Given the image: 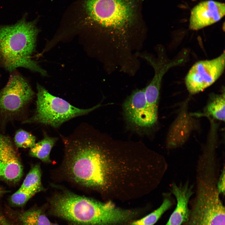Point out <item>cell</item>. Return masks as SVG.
<instances>
[{
	"mask_svg": "<svg viewBox=\"0 0 225 225\" xmlns=\"http://www.w3.org/2000/svg\"><path fill=\"white\" fill-rule=\"evenodd\" d=\"M145 0H75L64 12L65 18L77 25L123 34L143 24Z\"/></svg>",
	"mask_w": 225,
	"mask_h": 225,
	"instance_id": "1",
	"label": "cell"
},
{
	"mask_svg": "<svg viewBox=\"0 0 225 225\" xmlns=\"http://www.w3.org/2000/svg\"><path fill=\"white\" fill-rule=\"evenodd\" d=\"M62 137L65 149V171L69 178L85 187L105 188L109 174L106 156L88 124L81 125L70 135Z\"/></svg>",
	"mask_w": 225,
	"mask_h": 225,
	"instance_id": "2",
	"label": "cell"
},
{
	"mask_svg": "<svg viewBox=\"0 0 225 225\" xmlns=\"http://www.w3.org/2000/svg\"><path fill=\"white\" fill-rule=\"evenodd\" d=\"M50 205L52 214L76 225H121L136 216L134 210L122 209L110 202H101L68 191L54 195Z\"/></svg>",
	"mask_w": 225,
	"mask_h": 225,
	"instance_id": "3",
	"label": "cell"
},
{
	"mask_svg": "<svg viewBox=\"0 0 225 225\" xmlns=\"http://www.w3.org/2000/svg\"><path fill=\"white\" fill-rule=\"evenodd\" d=\"M27 16L14 24L0 27V64L10 72L23 68L46 76L47 72L32 58L40 31L38 19L28 21Z\"/></svg>",
	"mask_w": 225,
	"mask_h": 225,
	"instance_id": "4",
	"label": "cell"
},
{
	"mask_svg": "<svg viewBox=\"0 0 225 225\" xmlns=\"http://www.w3.org/2000/svg\"><path fill=\"white\" fill-rule=\"evenodd\" d=\"M37 98L35 113L23 121L24 123H37L58 128L73 118L87 114L101 106L99 104L88 109H81L64 99L52 95L43 86L37 85Z\"/></svg>",
	"mask_w": 225,
	"mask_h": 225,
	"instance_id": "5",
	"label": "cell"
},
{
	"mask_svg": "<svg viewBox=\"0 0 225 225\" xmlns=\"http://www.w3.org/2000/svg\"><path fill=\"white\" fill-rule=\"evenodd\" d=\"M12 72L7 84L0 90V116L6 118L20 114L34 96L25 78L18 73Z\"/></svg>",
	"mask_w": 225,
	"mask_h": 225,
	"instance_id": "6",
	"label": "cell"
},
{
	"mask_svg": "<svg viewBox=\"0 0 225 225\" xmlns=\"http://www.w3.org/2000/svg\"><path fill=\"white\" fill-rule=\"evenodd\" d=\"M225 55L224 51L216 58L200 61L192 66L185 78V84L190 93L202 91L217 80L224 69Z\"/></svg>",
	"mask_w": 225,
	"mask_h": 225,
	"instance_id": "7",
	"label": "cell"
},
{
	"mask_svg": "<svg viewBox=\"0 0 225 225\" xmlns=\"http://www.w3.org/2000/svg\"><path fill=\"white\" fill-rule=\"evenodd\" d=\"M188 220L182 225H225V209L220 197L194 198Z\"/></svg>",
	"mask_w": 225,
	"mask_h": 225,
	"instance_id": "8",
	"label": "cell"
},
{
	"mask_svg": "<svg viewBox=\"0 0 225 225\" xmlns=\"http://www.w3.org/2000/svg\"><path fill=\"white\" fill-rule=\"evenodd\" d=\"M123 108L127 121L135 127L149 128L157 120L158 114L148 106L144 89L133 92L125 100Z\"/></svg>",
	"mask_w": 225,
	"mask_h": 225,
	"instance_id": "9",
	"label": "cell"
},
{
	"mask_svg": "<svg viewBox=\"0 0 225 225\" xmlns=\"http://www.w3.org/2000/svg\"><path fill=\"white\" fill-rule=\"evenodd\" d=\"M23 172L22 164L10 138L0 133V179L16 182Z\"/></svg>",
	"mask_w": 225,
	"mask_h": 225,
	"instance_id": "10",
	"label": "cell"
},
{
	"mask_svg": "<svg viewBox=\"0 0 225 225\" xmlns=\"http://www.w3.org/2000/svg\"><path fill=\"white\" fill-rule=\"evenodd\" d=\"M224 3L209 0L202 2L192 9L189 28L198 30L220 20L225 15Z\"/></svg>",
	"mask_w": 225,
	"mask_h": 225,
	"instance_id": "11",
	"label": "cell"
},
{
	"mask_svg": "<svg viewBox=\"0 0 225 225\" xmlns=\"http://www.w3.org/2000/svg\"><path fill=\"white\" fill-rule=\"evenodd\" d=\"M193 189V185L188 181L172 185L171 191L176 198L177 204L165 225H182L188 220L190 213L188 204L194 193Z\"/></svg>",
	"mask_w": 225,
	"mask_h": 225,
	"instance_id": "12",
	"label": "cell"
},
{
	"mask_svg": "<svg viewBox=\"0 0 225 225\" xmlns=\"http://www.w3.org/2000/svg\"><path fill=\"white\" fill-rule=\"evenodd\" d=\"M155 75L149 84L144 89L148 106L154 112L158 113L159 91L163 77L167 72L166 68L161 66L154 68Z\"/></svg>",
	"mask_w": 225,
	"mask_h": 225,
	"instance_id": "13",
	"label": "cell"
},
{
	"mask_svg": "<svg viewBox=\"0 0 225 225\" xmlns=\"http://www.w3.org/2000/svg\"><path fill=\"white\" fill-rule=\"evenodd\" d=\"M57 139V138L49 136L44 133L43 138L37 143H36L30 148V155L45 162H51L50 153Z\"/></svg>",
	"mask_w": 225,
	"mask_h": 225,
	"instance_id": "14",
	"label": "cell"
},
{
	"mask_svg": "<svg viewBox=\"0 0 225 225\" xmlns=\"http://www.w3.org/2000/svg\"><path fill=\"white\" fill-rule=\"evenodd\" d=\"M41 172L38 164L32 168L25 178L20 189L35 194L45 189L41 182Z\"/></svg>",
	"mask_w": 225,
	"mask_h": 225,
	"instance_id": "15",
	"label": "cell"
},
{
	"mask_svg": "<svg viewBox=\"0 0 225 225\" xmlns=\"http://www.w3.org/2000/svg\"><path fill=\"white\" fill-rule=\"evenodd\" d=\"M21 225H51L42 210L32 209L20 213L18 216Z\"/></svg>",
	"mask_w": 225,
	"mask_h": 225,
	"instance_id": "16",
	"label": "cell"
},
{
	"mask_svg": "<svg viewBox=\"0 0 225 225\" xmlns=\"http://www.w3.org/2000/svg\"><path fill=\"white\" fill-rule=\"evenodd\" d=\"M170 197L167 195L159 207L144 217L130 222V225H153L172 206V203Z\"/></svg>",
	"mask_w": 225,
	"mask_h": 225,
	"instance_id": "17",
	"label": "cell"
},
{
	"mask_svg": "<svg viewBox=\"0 0 225 225\" xmlns=\"http://www.w3.org/2000/svg\"><path fill=\"white\" fill-rule=\"evenodd\" d=\"M207 112L215 119L222 121L225 120L224 93L216 95L208 103Z\"/></svg>",
	"mask_w": 225,
	"mask_h": 225,
	"instance_id": "18",
	"label": "cell"
},
{
	"mask_svg": "<svg viewBox=\"0 0 225 225\" xmlns=\"http://www.w3.org/2000/svg\"><path fill=\"white\" fill-rule=\"evenodd\" d=\"M14 141L18 148H31L36 143V138L29 132L20 129L15 133Z\"/></svg>",
	"mask_w": 225,
	"mask_h": 225,
	"instance_id": "19",
	"label": "cell"
},
{
	"mask_svg": "<svg viewBox=\"0 0 225 225\" xmlns=\"http://www.w3.org/2000/svg\"><path fill=\"white\" fill-rule=\"evenodd\" d=\"M35 194L20 189L14 193L10 198V201L13 205L21 207L24 205Z\"/></svg>",
	"mask_w": 225,
	"mask_h": 225,
	"instance_id": "20",
	"label": "cell"
},
{
	"mask_svg": "<svg viewBox=\"0 0 225 225\" xmlns=\"http://www.w3.org/2000/svg\"><path fill=\"white\" fill-rule=\"evenodd\" d=\"M225 168L223 170L218 178L217 182V188L220 194H225Z\"/></svg>",
	"mask_w": 225,
	"mask_h": 225,
	"instance_id": "21",
	"label": "cell"
},
{
	"mask_svg": "<svg viewBox=\"0 0 225 225\" xmlns=\"http://www.w3.org/2000/svg\"><path fill=\"white\" fill-rule=\"evenodd\" d=\"M8 191L0 190V196L8 192Z\"/></svg>",
	"mask_w": 225,
	"mask_h": 225,
	"instance_id": "22",
	"label": "cell"
},
{
	"mask_svg": "<svg viewBox=\"0 0 225 225\" xmlns=\"http://www.w3.org/2000/svg\"><path fill=\"white\" fill-rule=\"evenodd\" d=\"M51 225H58L56 224H52V223ZM69 225H76L72 224V223H71V224H69Z\"/></svg>",
	"mask_w": 225,
	"mask_h": 225,
	"instance_id": "23",
	"label": "cell"
},
{
	"mask_svg": "<svg viewBox=\"0 0 225 225\" xmlns=\"http://www.w3.org/2000/svg\"><path fill=\"white\" fill-rule=\"evenodd\" d=\"M0 76H1V75H0Z\"/></svg>",
	"mask_w": 225,
	"mask_h": 225,
	"instance_id": "24",
	"label": "cell"
}]
</instances>
